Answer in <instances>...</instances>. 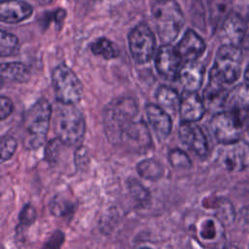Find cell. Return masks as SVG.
<instances>
[{
  "instance_id": "cell-1",
  "label": "cell",
  "mask_w": 249,
  "mask_h": 249,
  "mask_svg": "<svg viewBox=\"0 0 249 249\" xmlns=\"http://www.w3.org/2000/svg\"><path fill=\"white\" fill-rule=\"evenodd\" d=\"M138 114V104L130 96H121L112 100L103 111V127L107 139L119 144L121 135Z\"/></svg>"
},
{
  "instance_id": "cell-20",
  "label": "cell",
  "mask_w": 249,
  "mask_h": 249,
  "mask_svg": "<svg viewBox=\"0 0 249 249\" xmlns=\"http://www.w3.org/2000/svg\"><path fill=\"white\" fill-rule=\"evenodd\" d=\"M224 108L249 116V85L240 84L230 90Z\"/></svg>"
},
{
  "instance_id": "cell-28",
  "label": "cell",
  "mask_w": 249,
  "mask_h": 249,
  "mask_svg": "<svg viewBox=\"0 0 249 249\" xmlns=\"http://www.w3.org/2000/svg\"><path fill=\"white\" fill-rule=\"evenodd\" d=\"M127 189L131 196L141 205H147L150 202L151 196L149 190H147L139 181L135 178H129L127 181Z\"/></svg>"
},
{
  "instance_id": "cell-32",
  "label": "cell",
  "mask_w": 249,
  "mask_h": 249,
  "mask_svg": "<svg viewBox=\"0 0 249 249\" xmlns=\"http://www.w3.org/2000/svg\"><path fill=\"white\" fill-rule=\"evenodd\" d=\"M36 218H37V213H36L35 208L31 204L26 203L22 207V209L18 215L19 227H22V228L29 227L30 225H32L35 222Z\"/></svg>"
},
{
  "instance_id": "cell-34",
  "label": "cell",
  "mask_w": 249,
  "mask_h": 249,
  "mask_svg": "<svg viewBox=\"0 0 249 249\" xmlns=\"http://www.w3.org/2000/svg\"><path fill=\"white\" fill-rule=\"evenodd\" d=\"M74 161L77 166V168H85L86 165L89 162V153L87 147L84 146H77L75 156H74Z\"/></svg>"
},
{
  "instance_id": "cell-24",
  "label": "cell",
  "mask_w": 249,
  "mask_h": 249,
  "mask_svg": "<svg viewBox=\"0 0 249 249\" xmlns=\"http://www.w3.org/2000/svg\"><path fill=\"white\" fill-rule=\"evenodd\" d=\"M49 208L53 216L66 217L75 211L76 202L65 195H57L50 201Z\"/></svg>"
},
{
  "instance_id": "cell-7",
  "label": "cell",
  "mask_w": 249,
  "mask_h": 249,
  "mask_svg": "<svg viewBox=\"0 0 249 249\" xmlns=\"http://www.w3.org/2000/svg\"><path fill=\"white\" fill-rule=\"evenodd\" d=\"M242 51L240 47L223 44L217 51L211 71L226 85L234 83L240 75Z\"/></svg>"
},
{
  "instance_id": "cell-5",
  "label": "cell",
  "mask_w": 249,
  "mask_h": 249,
  "mask_svg": "<svg viewBox=\"0 0 249 249\" xmlns=\"http://www.w3.org/2000/svg\"><path fill=\"white\" fill-rule=\"evenodd\" d=\"M248 122L249 116L234 110L224 109L214 114L208 127L219 143L228 144L240 139Z\"/></svg>"
},
{
  "instance_id": "cell-12",
  "label": "cell",
  "mask_w": 249,
  "mask_h": 249,
  "mask_svg": "<svg viewBox=\"0 0 249 249\" xmlns=\"http://www.w3.org/2000/svg\"><path fill=\"white\" fill-rule=\"evenodd\" d=\"M178 136L182 143L197 157L205 158L208 155L207 138L195 122L183 121L178 128Z\"/></svg>"
},
{
  "instance_id": "cell-39",
  "label": "cell",
  "mask_w": 249,
  "mask_h": 249,
  "mask_svg": "<svg viewBox=\"0 0 249 249\" xmlns=\"http://www.w3.org/2000/svg\"><path fill=\"white\" fill-rule=\"evenodd\" d=\"M241 216L244 219V221H246L247 223H249V206L248 207H244L241 210Z\"/></svg>"
},
{
  "instance_id": "cell-22",
  "label": "cell",
  "mask_w": 249,
  "mask_h": 249,
  "mask_svg": "<svg viewBox=\"0 0 249 249\" xmlns=\"http://www.w3.org/2000/svg\"><path fill=\"white\" fill-rule=\"evenodd\" d=\"M156 98L160 107L165 111L168 110L170 112H176L179 110L180 97L174 89L167 86H160L157 90Z\"/></svg>"
},
{
  "instance_id": "cell-9",
  "label": "cell",
  "mask_w": 249,
  "mask_h": 249,
  "mask_svg": "<svg viewBox=\"0 0 249 249\" xmlns=\"http://www.w3.org/2000/svg\"><path fill=\"white\" fill-rule=\"evenodd\" d=\"M218 154V161L228 171H243L249 168V143L237 140L223 144Z\"/></svg>"
},
{
  "instance_id": "cell-33",
  "label": "cell",
  "mask_w": 249,
  "mask_h": 249,
  "mask_svg": "<svg viewBox=\"0 0 249 249\" xmlns=\"http://www.w3.org/2000/svg\"><path fill=\"white\" fill-rule=\"evenodd\" d=\"M61 144L63 143L57 137L55 139H52L47 143L46 149H45V159L48 161L53 162L55 160V159L58 156L59 147Z\"/></svg>"
},
{
  "instance_id": "cell-14",
  "label": "cell",
  "mask_w": 249,
  "mask_h": 249,
  "mask_svg": "<svg viewBox=\"0 0 249 249\" xmlns=\"http://www.w3.org/2000/svg\"><path fill=\"white\" fill-rule=\"evenodd\" d=\"M228 94L229 91L226 89V84L211 71L209 74V82L202 95L205 108L209 110L224 108Z\"/></svg>"
},
{
  "instance_id": "cell-15",
  "label": "cell",
  "mask_w": 249,
  "mask_h": 249,
  "mask_svg": "<svg viewBox=\"0 0 249 249\" xmlns=\"http://www.w3.org/2000/svg\"><path fill=\"white\" fill-rule=\"evenodd\" d=\"M205 48L203 39L192 29L185 32L176 46V50L184 62L196 60L204 53Z\"/></svg>"
},
{
  "instance_id": "cell-42",
  "label": "cell",
  "mask_w": 249,
  "mask_h": 249,
  "mask_svg": "<svg viewBox=\"0 0 249 249\" xmlns=\"http://www.w3.org/2000/svg\"><path fill=\"white\" fill-rule=\"evenodd\" d=\"M36 1L42 5H46V4H50L53 0H36Z\"/></svg>"
},
{
  "instance_id": "cell-8",
  "label": "cell",
  "mask_w": 249,
  "mask_h": 249,
  "mask_svg": "<svg viewBox=\"0 0 249 249\" xmlns=\"http://www.w3.org/2000/svg\"><path fill=\"white\" fill-rule=\"evenodd\" d=\"M128 47L136 63L150 61L156 50V39L151 28L144 23L136 25L128 35Z\"/></svg>"
},
{
  "instance_id": "cell-11",
  "label": "cell",
  "mask_w": 249,
  "mask_h": 249,
  "mask_svg": "<svg viewBox=\"0 0 249 249\" xmlns=\"http://www.w3.org/2000/svg\"><path fill=\"white\" fill-rule=\"evenodd\" d=\"M182 62L184 61L176 48L169 44L162 45L156 54V69L158 73L167 81H176L178 79L183 65Z\"/></svg>"
},
{
  "instance_id": "cell-35",
  "label": "cell",
  "mask_w": 249,
  "mask_h": 249,
  "mask_svg": "<svg viewBox=\"0 0 249 249\" xmlns=\"http://www.w3.org/2000/svg\"><path fill=\"white\" fill-rule=\"evenodd\" d=\"M231 11L241 16L249 23V0H231Z\"/></svg>"
},
{
  "instance_id": "cell-10",
  "label": "cell",
  "mask_w": 249,
  "mask_h": 249,
  "mask_svg": "<svg viewBox=\"0 0 249 249\" xmlns=\"http://www.w3.org/2000/svg\"><path fill=\"white\" fill-rule=\"evenodd\" d=\"M118 146L133 153H143L152 146V138L149 129L142 121H133L123 131Z\"/></svg>"
},
{
  "instance_id": "cell-38",
  "label": "cell",
  "mask_w": 249,
  "mask_h": 249,
  "mask_svg": "<svg viewBox=\"0 0 249 249\" xmlns=\"http://www.w3.org/2000/svg\"><path fill=\"white\" fill-rule=\"evenodd\" d=\"M216 233V226L213 221L207 220L206 223L202 226L200 231V235L205 240H211L215 237Z\"/></svg>"
},
{
  "instance_id": "cell-4",
  "label": "cell",
  "mask_w": 249,
  "mask_h": 249,
  "mask_svg": "<svg viewBox=\"0 0 249 249\" xmlns=\"http://www.w3.org/2000/svg\"><path fill=\"white\" fill-rule=\"evenodd\" d=\"M152 17L160 40L169 44L174 41L184 25V15L175 0H155Z\"/></svg>"
},
{
  "instance_id": "cell-41",
  "label": "cell",
  "mask_w": 249,
  "mask_h": 249,
  "mask_svg": "<svg viewBox=\"0 0 249 249\" xmlns=\"http://www.w3.org/2000/svg\"><path fill=\"white\" fill-rule=\"evenodd\" d=\"M244 77L246 79V81L249 83V64L247 65L246 67V70H245V74H244Z\"/></svg>"
},
{
  "instance_id": "cell-23",
  "label": "cell",
  "mask_w": 249,
  "mask_h": 249,
  "mask_svg": "<svg viewBox=\"0 0 249 249\" xmlns=\"http://www.w3.org/2000/svg\"><path fill=\"white\" fill-rule=\"evenodd\" d=\"M208 10L211 23L217 27L231 13V0H208Z\"/></svg>"
},
{
  "instance_id": "cell-27",
  "label": "cell",
  "mask_w": 249,
  "mask_h": 249,
  "mask_svg": "<svg viewBox=\"0 0 249 249\" xmlns=\"http://www.w3.org/2000/svg\"><path fill=\"white\" fill-rule=\"evenodd\" d=\"M19 50V42L16 35L5 30L0 35V54L1 56H12L18 53Z\"/></svg>"
},
{
  "instance_id": "cell-40",
  "label": "cell",
  "mask_w": 249,
  "mask_h": 249,
  "mask_svg": "<svg viewBox=\"0 0 249 249\" xmlns=\"http://www.w3.org/2000/svg\"><path fill=\"white\" fill-rule=\"evenodd\" d=\"M243 45H244V48L245 50L249 53V35H247L244 39V42H243Z\"/></svg>"
},
{
  "instance_id": "cell-21",
  "label": "cell",
  "mask_w": 249,
  "mask_h": 249,
  "mask_svg": "<svg viewBox=\"0 0 249 249\" xmlns=\"http://www.w3.org/2000/svg\"><path fill=\"white\" fill-rule=\"evenodd\" d=\"M0 70L2 79L14 83H25L31 77L30 68L19 61L2 63Z\"/></svg>"
},
{
  "instance_id": "cell-29",
  "label": "cell",
  "mask_w": 249,
  "mask_h": 249,
  "mask_svg": "<svg viewBox=\"0 0 249 249\" xmlns=\"http://www.w3.org/2000/svg\"><path fill=\"white\" fill-rule=\"evenodd\" d=\"M216 217L222 225H230L234 220V211L231 201L220 199L216 206Z\"/></svg>"
},
{
  "instance_id": "cell-25",
  "label": "cell",
  "mask_w": 249,
  "mask_h": 249,
  "mask_svg": "<svg viewBox=\"0 0 249 249\" xmlns=\"http://www.w3.org/2000/svg\"><path fill=\"white\" fill-rule=\"evenodd\" d=\"M138 174L147 180L157 181L163 176L164 169L161 163L154 159H146L137 164Z\"/></svg>"
},
{
  "instance_id": "cell-2",
  "label": "cell",
  "mask_w": 249,
  "mask_h": 249,
  "mask_svg": "<svg viewBox=\"0 0 249 249\" xmlns=\"http://www.w3.org/2000/svg\"><path fill=\"white\" fill-rule=\"evenodd\" d=\"M56 137L66 146H79L86 133V122L82 112L74 105L60 103L53 119Z\"/></svg>"
},
{
  "instance_id": "cell-31",
  "label": "cell",
  "mask_w": 249,
  "mask_h": 249,
  "mask_svg": "<svg viewBox=\"0 0 249 249\" xmlns=\"http://www.w3.org/2000/svg\"><path fill=\"white\" fill-rule=\"evenodd\" d=\"M17 140L11 135H5L1 138V160L5 161L13 157L17 150Z\"/></svg>"
},
{
  "instance_id": "cell-13",
  "label": "cell",
  "mask_w": 249,
  "mask_h": 249,
  "mask_svg": "<svg viewBox=\"0 0 249 249\" xmlns=\"http://www.w3.org/2000/svg\"><path fill=\"white\" fill-rule=\"evenodd\" d=\"M247 24L241 16L231 11L220 26L219 36L222 43L240 47L246 37Z\"/></svg>"
},
{
  "instance_id": "cell-3",
  "label": "cell",
  "mask_w": 249,
  "mask_h": 249,
  "mask_svg": "<svg viewBox=\"0 0 249 249\" xmlns=\"http://www.w3.org/2000/svg\"><path fill=\"white\" fill-rule=\"evenodd\" d=\"M53 115L51 104L46 99L37 100L23 116V145L26 149L35 150L41 147L47 138Z\"/></svg>"
},
{
  "instance_id": "cell-6",
  "label": "cell",
  "mask_w": 249,
  "mask_h": 249,
  "mask_svg": "<svg viewBox=\"0 0 249 249\" xmlns=\"http://www.w3.org/2000/svg\"><path fill=\"white\" fill-rule=\"evenodd\" d=\"M54 95L59 103L75 104L83 97V85L75 72L64 63L58 64L52 72Z\"/></svg>"
},
{
  "instance_id": "cell-30",
  "label": "cell",
  "mask_w": 249,
  "mask_h": 249,
  "mask_svg": "<svg viewBox=\"0 0 249 249\" xmlns=\"http://www.w3.org/2000/svg\"><path fill=\"white\" fill-rule=\"evenodd\" d=\"M168 160L170 164L176 169H188L192 166V160L189 156L178 148L169 151Z\"/></svg>"
},
{
  "instance_id": "cell-17",
  "label": "cell",
  "mask_w": 249,
  "mask_h": 249,
  "mask_svg": "<svg viewBox=\"0 0 249 249\" xmlns=\"http://www.w3.org/2000/svg\"><path fill=\"white\" fill-rule=\"evenodd\" d=\"M148 121L152 125L160 141L164 140L172 128V121L168 113L162 107L154 103H149L145 107Z\"/></svg>"
},
{
  "instance_id": "cell-37",
  "label": "cell",
  "mask_w": 249,
  "mask_h": 249,
  "mask_svg": "<svg viewBox=\"0 0 249 249\" xmlns=\"http://www.w3.org/2000/svg\"><path fill=\"white\" fill-rule=\"evenodd\" d=\"M0 107H1V110H0L1 120H5L6 118H8L14 110V104L12 100L4 95H2L0 98Z\"/></svg>"
},
{
  "instance_id": "cell-19",
  "label": "cell",
  "mask_w": 249,
  "mask_h": 249,
  "mask_svg": "<svg viewBox=\"0 0 249 249\" xmlns=\"http://www.w3.org/2000/svg\"><path fill=\"white\" fill-rule=\"evenodd\" d=\"M204 67L196 60L184 62L179 73L178 80L185 90L196 91L203 82Z\"/></svg>"
},
{
  "instance_id": "cell-18",
  "label": "cell",
  "mask_w": 249,
  "mask_h": 249,
  "mask_svg": "<svg viewBox=\"0 0 249 249\" xmlns=\"http://www.w3.org/2000/svg\"><path fill=\"white\" fill-rule=\"evenodd\" d=\"M33 9L21 0H2L0 3V18L6 23H18L32 15Z\"/></svg>"
},
{
  "instance_id": "cell-26",
  "label": "cell",
  "mask_w": 249,
  "mask_h": 249,
  "mask_svg": "<svg viewBox=\"0 0 249 249\" xmlns=\"http://www.w3.org/2000/svg\"><path fill=\"white\" fill-rule=\"evenodd\" d=\"M89 48L93 54L102 56L105 59H113L120 54L117 45L106 38H98L90 44Z\"/></svg>"
},
{
  "instance_id": "cell-16",
  "label": "cell",
  "mask_w": 249,
  "mask_h": 249,
  "mask_svg": "<svg viewBox=\"0 0 249 249\" xmlns=\"http://www.w3.org/2000/svg\"><path fill=\"white\" fill-rule=\"evenodd\" d=\"M205 109L204 102L196 91L184 90V92L181 94L179 113L183 121H199L203 117Z\"/></svg>"
},
{
  "instance_id": "cell-36",
  "label": "cell",
  "mask_w": 249,
  "mask_h": 249,
  "mask_svg": "<svg viewBox=\"0 0 249 249\" xmlns=\"http://www.w3.org/2000/svg\"><path fill=\"white\" fill-rule=\"evenodd\" d=\"M64 241V234L60 231H55L49 237V239L45 243V247L47 248H59Z\"/></svg>"
}]
</instances>
